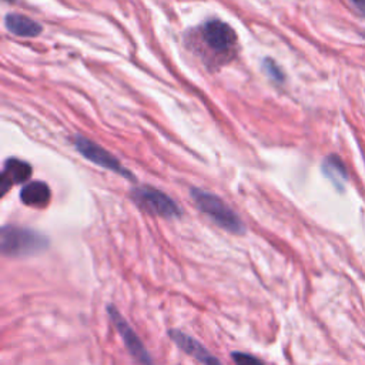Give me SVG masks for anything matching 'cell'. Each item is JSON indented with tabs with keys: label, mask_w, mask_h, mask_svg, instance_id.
Wrapping results in <instances>:
<instances>
[{
	"label": "cell",
	"mask_w": 365,
	"mask_h": 365,
	"mask_svg": "<svg viewBox=\"0 0 365 365\" xmlns=\"http://www.w3.org/2000/svg\"><path fill=\"white\" fill-rule=\"evenodd\" d=\"M201 48L207 51V58L224 64L237 54L238 37L234 29L222 20H207L197 33Z\"/></svg>",
	"instance_id": "cell-1"
},
{
	"label": "cell",
	"mask_w": 365,
	"mask_h": 365,
	"mask_svg": "<svg viewBox=\"0 0 365 365\" xmlns=\"http://www.w3.org/2000/svg\"><path fill=\"white\" fill-rule=\"evenodd\" d=\"M48 238L38 231L17 225H4L0 232V248L7 257H29L44 251Z\"/></svg>",
	"instance_id": "cell-2"
},
{
	"label": "cell",
	"mask_w": 365,
	"mask_h": 365,
	"mask_svg": "<svg viewBox=\"0 0 365 365\" xmlns=\"http://www.w3.org/2000/svg\"><path fill=\"white\" fill-rule=\"evenodd\" d=\"M197 208L208 215L217 225L232 234H244L245 225L238 214L228 207L218 195L204 191L201 188H191L190 191Z\"/></svg>",
	"instance_id": "cell-3"
},
{
	"label": "cell",
	"mask_w": 365,
	"mask_h": 365,
	"mask_svg": "<svg viewBox=\"0 0 365 365\" xmlns=\"http://www.w3.org/2000/svg\"><path fill=\"white\" fill-rule=\"evenodd\" d=\"M130 195H131V200L141 210L153 215H158L163 218H178L182 214L180 205L171 197H168L165 192L154 187H148V185L135 187L131 190Z\"/></svg>",
	"instance_id": "cell-4"
},
{
	"label": "cell",
	"mask_w": 365,
	"mask_h": 365,
	"mask_svg": "<svg viewBox=\"0 0 365 365\" xmlns=\"http://www.w3.org/2000/svg\"><path fill=\"white\" fill-rule=\"evenodd\" d=\"M74 147L88 161L94 163V164H97V165H100L103 168H107V170H110L113 173H117V174H120V175H123V177H125L128 180H134L133 174L127 168H124L121 165L118 158H115L111 153H108L106 148H103L101 145L96 144L94 141H91V140L77 134L74 137Z\"/></svg>",
	"instance_id": "cell-5"
},
{
	"label": "cell",
	"mask_w": 365,
	"mask_h": 365,
	"mask_svg": "<svg viewBox=\"0 0 365 365\" xmlns=\"http://www.w3.org/2000/svg\"><path fill=\"white\" fill-rule=\"evenodd\" d=\"M107 314L118 331L120 336L124 341L125 348L133 355L134 359H137L141 365H154L147 348L141 342L140 336L135 334V331L131 328V325L127 322V319L118 312V309L114 305H107Z\"/></svg>",
	"instance_id": "cell-6"
},
{
	"label": "cell",
	"mask_w": 365,
	"mask_h": 365,
	"mask_svg": "<svg viewBox=\"0 0 365 365\" xmlns=\"http://www.w3.org/2000/svg\"><path fill=\"white\" fill-rule=\"evenodd\" d=\"M168 335L177 344V346H180L182 351H185L202 365H222L218 358H215L200 341H197L191 335L178 329H170Z\"/></svg>",
	"instance_id": "cell-7"
},
{
	"label": "cell",
	"mask_w": 365,
	"mask_h": 365,
	"mask_svg": "<svg viewBox=\"0 0 365 365\" xmlns=\"http://www.w3.org/2000/svg\"><path fill=\"white\" fill-rule=\"evenodd\" d=\"M31 175V167L29 163L19 158H9L4 163L1 175H0V187L4 194L13 184H20L26 181Z\"/></svg>",
	"instance_id": "cell-8"
},
{
	"label": "cell",
	"mask_w": 365,
	"mask_h": 365,
	"mask_svg": "<svg viewBox=\"0 0 365 365\" xmlns=\"http://www.w3.org/2000/svg\"><path fill=\"white\" fill-rule=\"evenodd\" d=\"M4 26L11 34L19 37H36L43 31L40 23L17 13H9L4 17Z\"/></svg>",
	"instance_id": "cell-9"
},
{
	"label": "cell",
	"mask_w": 365,
	"mask_h": 365,
	"mask_svg": "<svg viewBox=\"0 0 365 365\" xmlns=\"http://www.w3.org/2000/svg\"><path fill=\"white\" fill-rule=\"evenodd\" d=\"M51 198L50 187L43 181H31L20 191V200L30 207H46Z\"/></svg>",
	"instance_id": "cell-10"
},
{
	"label": "cell",
	"mask_w": 365,
	"mask_h": 365,
	"mask_svg": "<svg viewBox=\"0 0 365 365\" xmlns=\"http://www.w3.org/2000/svg\"><path fill=\"white\" fill-rule=\"evenodd\" d=\"M322 171L327 178L336 187L342 188L348 180V171L344 161L336 154H329L322 161Z\"/></svg>",
	"instance_id": "cell-11"
},
{
	"label": "cell",
	"mask_w": 365,
	"mask_h": 365,
	"mask_svg": "<svg viewBox=\"0 0 365 365\" xmlns=\"http://www.w3.org/2000/svg\"><path fill=\"white\" fill-rule=\"evenodd\" d=\"M262 67H264V71L267 73V76L272 81H275V83H282L284 81L285 76H284L281 67L272 58H265L264 63H262Z\"/></svg>",
	"instance_id": "cell-12"
},
{
	"label": "cell",
	"mask_w": 365,
	"mask_h": 365,
	"mask_svg": "<svg viewBox=\"0 0 365 365\" xmlns=\"http://www.w3.org/2000/svg\"><path fill=\"white\" fill-rule=\"evenodd\" d=\"M231 358L234 361L235 365H264L257 356L251 355V354H247V352H232L231 354Z\"/></svg>",
	"instance_id": "cell-13"
},
{
	"label": "cell",
	"mask_w": 365,
	"mask_h": 365,
	"mask_svg": "<svg viewBox=\"0 0 365 365\" xmlns=\"http://www.w3.org/2000/svg\"><path fill=\"white\" fill-rule=\"evenodd\" d=\"M348 3L356 13L365 16V0H348Z\"/></svg>",
	"instance_id": "cell-14"
}]
</instances>
